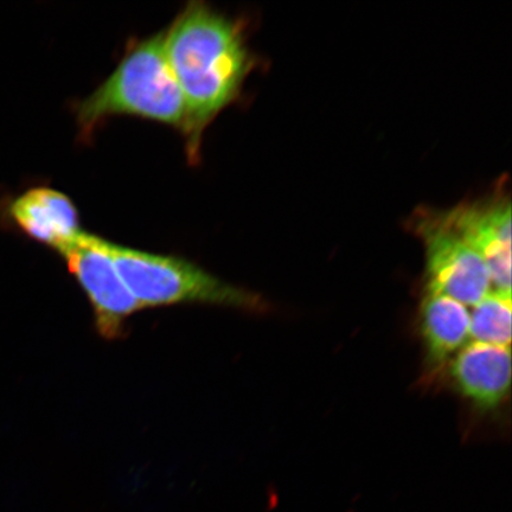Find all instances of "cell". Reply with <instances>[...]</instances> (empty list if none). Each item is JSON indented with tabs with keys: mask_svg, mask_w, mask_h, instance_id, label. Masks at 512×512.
Here are the masks:
<instances>
[{
	"mask_svg": "<svg viewBox=\"0 0 512 512\" xmlns=\"http://www.w3.org/2000/svg\"><path fill=\"white\" fill-rule=\"evenodd\" d=\"M164 50L183 95L188 158L197 163L204 132L239 98L253 57L240 23L204 2L179 12L164 30Z\"/></svg>",
	"mask_w": 512,
	"mask_h": 512,
	"instance_id": "6da1fadb",
	"label": "cell"
},
{
	"mask_svg": "<svg viewBox=\"0 0 512 512\" xmlns=\"http://www.w3.org/2000/svg\"><path fill=\"white\" fill-rule=\"evenodd\" d=\"M75 114L85 136L117 115L156 121L183 132L187 113L181 89L166 60L164 31L132 41L118 67L76 105Z\"/></svg>",
	"mask_w": 512,
	"mask_h": 512,
	"instance_id": "7a4b0ae2",
	"label": "cell"
},
{
	"mask_svg": "<svg viewBox=\"0 0 512 512\" xmlns=\"http://www.w3.org/2000/svg\"><path fill=\"white\" fill-rule=\"evenodd\" d=\"M102 246L140 309L206 304L266 310L267 304L258 294L224 283L188 260L138 251L104 239Z\"/></svg>",
	"mask_w": 512,
	"mask_h": 512,
	"instance_id": "3957f363",
	"label": "cell"
},
{
	"mask_svg": "<svg viewBox=\"0 0 512 512\" xmlns=\"http://www.w3.org/2000/svg\"><path fill=\"white\" fill-rule=\"evenodd\" d=\"M411 228L425 247L427 292L476 306L491 292L488 267L445 211L420 209Z\"/></svg>",
	"mask_w": 512,
	"mask_h": 512,
	"instance_id": "277c9868",
	"label": "cell"
},
{
	"mask_svg": "<svg viewBox=\"0 0 512 512\" xmlns=\"http://www.w3.org/2000/svg\"><path fill=\"white\" fill-rule=\"evenodd\" d=\"M61 256L87 294L99 334L110 341L123 338L126 320L142 309L102 246V239L83 233Z\"/></svg>",
	"mask_w": 512,
	"mask_h": 512,
	"instance_id": "5b68a950",
	"label": "cell"
},
{
	"mask_svg": "<svg viewBox=\"0 0 512 512\" xmlns=\"http://www.w3.org/2000/svg\"><path fill=\"white\" fill-rule=\"evenodd\" d=\"M447 219L482 256L494 291H511V202L498 194L445 210Z\"/></svg>",
	"mask_w": 512,
	"mask_h": 512,
	"instance_id": "8992f818",
	"label": "cell"
},
{
	"mask_svg": "<svg viewBox=\"0 0 512 512\" xmlns=\"http://www.w3.org/2000/svg\"><path fill=\"white\" fill-rule=\"evenodd\" d=\"M0 217L28 238L62 255L83 235L78 209L63 192L27 189L0 208Z\"/></svg>",
	"mask_w": 512,
	"mask_h": 512,
	"instance_id": "52a82bcc",
	"label": "cell"
},
{
	"mask_svg": "<svg viewBox=\"0 0 512 512\" xmlns=\"http://www.w3.org/2000/svg\"><path fill=\"white\" fill-rule=\"evenodd\" d=\"M451 375L467 400L482 411H492L510 390V348L472 342L453 361Z\"/></svg>",
	"mask_w": 512,
	"mask_h": 512,
	"instance_id": "ba28073f",
	"label": "cell"
},
{
	"mask_svg": "<svg viewBox=\"0 0 512 512\" xmlns=\"http://www.w3.org/2000/svg\"><path fill=\"white\" fill-rule=\"evenodd\" d=\"M421 331L428 361L440 366L470 338V313L457 300L427 292L421 307Z\"/></svg>",
	"mask_w": 512,
	"mask_h": 512,
	"instance_id": "9c48e42d",
	"label": "cell"
},
{
	"mask_svg": "<svg viewBox=\"0 0 512 512\" xmlns=\"http://www.w3.org/2000/svg\"><path fill=\"white\" fill-rule=\"evenodd\" d=\"M511 291H491L470 315V338L510 348Z\"/></svg>",
	"mask_w": 512,
	"mask_h": 512,
	"instance_id": "30bf717a",
	"label": "cell"
}]
</instances>
